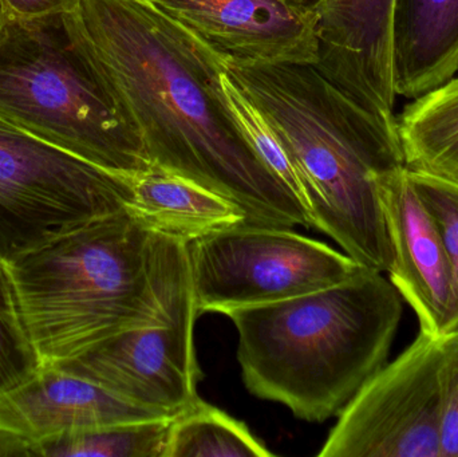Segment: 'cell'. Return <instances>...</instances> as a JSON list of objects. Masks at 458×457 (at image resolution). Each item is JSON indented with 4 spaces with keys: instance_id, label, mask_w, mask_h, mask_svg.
Returning a JSON list of instances; mask_svg holds the SVG:
<instances>
[{
    "instance_id": "cell-4",
    "label": "cell",
    "mask_w": 458,
    "mask_h": 457,
    "mask_svg": "<svg viewBox=\"0 0 458 457\" xmlns=\"http://www.w3.org/2000/svg\"><path fill=\"white\" fill-rule=\"evenodd\" d=\"M403 313L392 282L363 268L327 289L227 316L248 392L323 423L386 364Z\"/></svg>"
},
{
    "instance_id": "cell-16",
    "label": "cell",
    "mask_w": 458,
    "mask_h": 457,
    "mask_svg": "<svg viewBox=\"0 0 458 457\" xmlns=\"http://www.w3.org/2000/svg\"><path fill=\"white\" fill-rule=\"evenodd\" d=\"M405 166L458 182V77L411 99L397 115Z\"/></svg>"
},
{
    "instance_id": "cell-19",
    "label": "cell",
    "mask_w": 458,
    "mask_h": 457,
    "mask_svg": "<svg viewBox=\"0 0 458 457\" xmlns=\"http://www.w3.org/2000/svg\"><path fill=\"white\" fill-rule=\"evenodd\" d=\"M222 88L229 112L250 147L255 149L267 168L307 209L303 187H301L298 172L271 126L264 120L259 110L250 104V99L229 80L225 72L222 74Z\"/></svg>"
},
{
    "instance_id": "cell-21",
    "label": "cell",
    "mask_w": 458,
    "mask_h": 457,
    "mask_svg": "<svg viewBox=\"0 0 458 457\" xmlns=\"http://www.w3.org/2000/svg\"><path fill=\"white\" fill-rule=\"evenodd\" d=\"M406 171L411 185L424 201L428 211L432 214L443 236L452 270H454L458 295V182H449V180L422 173V172L409 171V169ZM449 335H458V311L446 337Z\"/></svg>"
},
{
    "instance_id": "cell-13",
    "label": "cell",
    "mask_w": 458,
    "mask_h": 457,
    "mask_svg": "<svg viewBox=\"0 0 458 457\" xmlns=\"http://www.w3.org/2000/svg\"><path fill=\"white\" fill-rule=\"evenodd\" d=\"M165 418L86 378L42 367L21 385L0 394V456H15L27 443L72 432Z\"/></svg>"
},
{
    "instance_id": "cell-25",
    "label": "cell",
    "mask_w": 458,
    "mask_h": 457,
    "mask_svg": "<svg viewBox=\"0 0 458 457\" xmlns=\"http://www.w3.org/2000/svg\"><path fill=\"white\" fill-rule=\"evenodd\" d=\"M8 19H10V16H8L7 10H5L4 3H3V0H0V39H2Z\"/></svg>"
},
{
    "instance_id": "cell-1",
    "label": "cell",
    "mask_w": 458,
    "mask_h": 457,
    "mask_svg": "<svg viewBox=\"0 0 458 457\" xmlns=\"http://www.w3.org/2000/svg\"><path fill=\"white\" fill-rule=\"evenodd\" d=\"M72 29L153 169L236 204L247 224L312 228L303 204L234 123L225 62L148 0H78Z\"/></svg>"
},
{
    "instance_id": "cell-12",
    "label": "cell",
    "mask_w": 458,
    "mask_h": 457,
    "mask_svg": "<svg viewBox=\"0 0 458 457\" xmlns=\"http://www.w3.org/2000/svg\"><path fill=\"white\" fill-rule=\"evenodd\" d=\"M395 0H322L317 67L385 123H397L393 70Z\"/></svg>"
},
{
    "instance_id": "cell-6",
    "label": "cell",
    "mask_w": 458,
    "mask_h": 457,
    "mask_svg": "<svg viewBox=\"0 0 458 457\" xmlns=\"http://www.w3.org/2000/svg\"><path fill=\"white\" fill-rule=\"evenodd\" d=\"M133 179L54 147L0 117V260L13 262L126 209Z\"/></svg>"
},
{
    "instance_id": "cell-8",
    "label": "cell",
    "mask_w": 458,
    "mask_h": 457,
    "mask_svg": "<svg viewBox=\"0 0 458 457\" xmlns=\"http://www.w3.org/2000/svg\"><path fill=\"white\" fill-rule=\"evenodd\" d=\"M458 335L420 332L338 415L320 457H441L444 399Z\"/></svg>"
},
{
    "instance_id": "cell-15",
    "label": "cell",
    "mask_w": 458,
    "mask_h": 457,
    "mask_svg": "<svg viewBox=\"0 0 458 457\" xmlns=\"http://www.w3.org/2000/svg\"><path fill=\"white\" fill-rule=\"evenodd\" d=\"M126 209L147 230L188 243L245 223L236 204L157 169L133 179V198Z\"/></svg>"
},
{
    "instance_id": "cell-3",
    "label": "cell",
    "mask_w": 458,
    "mask_h": 457,
    "mask_svg": "<svg viewBox=\"0 0 458 457\" xmlns=\"http://www.w3.org/2000/svg\"><path fill=\"white\" fill-rule=\"evenodd\" d=\"M225 66L290 156L312 228L363 267L389 273L393 251L376 180L405 166L397 123L360 106L315 63Z\"/></svg>"
},
{
    "instance_id": "cell-7",
    "label": "cell",
    "mask_w": 458,
    "mask_h": 457,
    "mask_svg": "<svg viewBox=\"0 0 458 457\" xmlns=\"http://www.w3.org/2000/svg\"><path fill=\"white\" fill-rule=\"evenodd\" d=\"M188 254L199 316L327 289L366 268L293 228L247 223L190 241Z\"/></svg>"
},
{
    "instance_id": "cell-18",
    "label": "cell",
    "mask_w": 458,
    "mask_h": 457,
    "mask_svg": "<svg viewBox=\"0 0 458 457\" xmlns=\"http://www.w3.org/2000/svg\"><path fill=\"white\" fill-rule=\"evenodd\" d=\"M242 421L199 400L172 420L165 457H271Z\"/></svg>"
},
{
    "instance_id": "cell-23",
    "label": "cell",
    "mask_w": 458,
    "mask_h": 457,
    "mask_svg": "<svg viewBox=\"0 0 458 457\" xmlns=\"http://www.w3.org/2000/svg\"><path fill=\"white\" fill-rule=\"evenodd\" d=\"M10 19H37L67 13L78 0H3Z\"/></svg>"
},
{
    "instance_id": "cell-11",
    "label": "cell",
    "mask_w": 458,
    "mask_h": 457,
    "mask_svg": "<svg viewBox=\"0 0 458 457\" xmlns=\"http://www.w3.org/2000/svg\"><path fill=\"white\" fill-rule=\"evenodd\" d=\"M376 188L393 251L389 281L416 314L420 332L446 337L457 317L458 295L440 230L406 166L377 177Z\"/></svg>"
},
{
    "instance_id": "cell-20",
    "label": "cell",
    "mask_w": 458,
    "mask_h": 457,
    "mask_svg": "<svg viewBox=\"0 0 458 457\" xmlns=\"http://www.w3.org/2000/svg\"><path fill=\"white\" fill-rule=\"evenodd\" d=\"M40 368L19 314L5 263L0 260V394L21 385Z\"/></svg>"
},
{
    "instance_id": "cell-14",
    "label": "cell",
    "mask_w": 458,
    "mask_h": 457,
    "mask_svg": "<svg viewBox=\"0 0 458 457\" xmlns=\"http://www.w3.org/2000/svg\"><path fill=\"white\" fill-rule=\"evenodd\" d=\"M397 97L414 99L458 74V0H395Z\"/></svg>"
},
{
    "instance_id": "cell-5",
    "label": "cell",
    "mask_w": 458,
    "mask_h": 457,
    "mask_svg": "<svg viewBox=\"0 0 458 457\" xmlns=\"http://www.w3.org/2000/svg\"><path fill=\"white\" fill-rule=\"evenodd\" d=\"M0 117L121 176L136 179L153 169L97 78L70 11L8 19L0 39Z\"/></svg>"
},
{
    "instance_id": "cell-22",
    "label": "cell",
    "mask_w": 458,
    "mask_h": 457,
    "mask_svg": "<svg viewBox=\"0 0 458 457\" xmlns=\"http://www.w3.org/2000/svg\"><path fill=\"white\" fill-rule=\"evenodd\" d=\"M441 457H458V361L446 388L440 431Z\"/></svg>"
},
{
    "instance_id": "cell-2",
    "label": "cell",
    "mask_w": 458,
    "mask_h": 457,
    "mask_svg": "<svg viewBox=\"0 0 458 457\" xmlns=\"http://www.w3.org/2000/svg\"><path fill=\"white\" fill-rule=\"evenodd\" d=\"M5 268L42 367L69 361L123 330L165 324L192 290L188 241L147 230L128 209Z\"/></svg>"
},
{
    "instance_id": "cell-17",
    "label": "cell",
    "mask_w": 458,
    "mask_h": 457,
    "mask_svg": "<svg viewBox=\"0 0 458 457\" xmlns=\"http://www.w3.org/2000/svg\"><path fill=\"white\" fill-rule=\"evenodd\" d=\"M174 418L114 424L27 443L18 457H165Z\"/></svg>"
},
{
    "instance_id": "cell-24",
    "label": "cell",
    "mask_w": 458,
    "mask_h": 457,
    "mask_svg": "<svg viewBox=\"0 0 458 457\" xmlns=\"http://www.w3.org/2000/svg\"><path fill=\"white\" fill-rule=\"evenodd\" d=\"M290 4L298 5V7L306 8V10L315 11L317 13L322 0H284Z\"/></svg>"
},
{
    "instance_id": "cell-10",
    "label": "cell",
    "mask_w": 458,
    "mask_h": 457,
    "mask_svg": "<svg viewBox=\"0 0 458 457\" xmlns=\"http://www.w3.org/2000/svg\"><path fill=\"white\" fill-rule=\"evenodd\" d=\"M225 63H317L318 13L284 0H148Z\"/></svg>"
},
{
    "instance_id": "cell-9",
    "label": "cell",
    "mask_w": 458,
    "mask_h": 457,
    "mask_svg": "<svg viewBox=\"0 0 458 457\" xmlns=\"http://www.w3.org/2000/svg\"><path fill=\"white\" fill-rule=\"evenodd\" d=\"M198 317L191 290L165 324L123 330L54 367L131 404L176 418L200 400L201 370L193 343Z\"/></svg>"
}]
</instances>
